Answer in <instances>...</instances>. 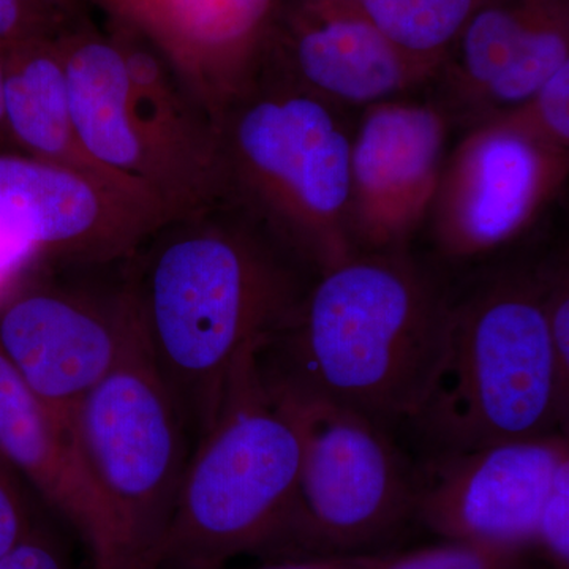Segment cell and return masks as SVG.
I'll list each match as a JSON object with an SVG mask.
<instances>
[{
  "mask_svg": "<svg viewBox=\"0 0 569 569\" xmlns=\"http://www.w3.org/2000/svg\"><path fill=\"white\" fill-rule=\"evenodd\" d=\"M130 269L142 339L194 447L236 361L295 312L307 269L224 197L162 220Z\"/></svg>",
  "mask_w": 569,
  "mask_h": 569,
  "instance_id": "cell-1",
  "label": "cell"
},
{
  "mask_svg": "<svg viewBox=\"0 0 569 569\" xmlns=\"http://www.w3.org/2000/svg\"><path fill=\"white\" fill-rule=\"evenodd\" d=\"M451 301L399 252L353 253L309 283L254 350L266 389L418 421L447 362Z\"/></svg>",
  "mask_w": 569,
  "mask_h": 569,
  "instance_id": "cell-2",
  "label": "cell"
},
{
  "mask_svg": "<svg viewBox=\"0 0 569 569\" xmlns=\"http://www.w3.org/2000/svg\"><path fill=\"white\" fill-rule=\"evenodd\" d=\"M58 44L74 129L97 162L148 187L167 217L223 197L216 122L151 41L86 20Z\"/></svg>",
  "mask_w": 569,
  "mask_h": 569,
  "instance_id": "cell-3",
  "label": "cell"
},
{
  "mask_svg": "<svg viewBox=\"0 0 569 569\" xmlns=\"http://www.w3.org/2000/svg\"><path fill=\"white\" fill-rule=\"evenodd\" d=\"M254 350L236 361L216 418L192 449L149 569H224L242 553L296 560L301 433L290 408L261 383Z\"/></svg>",
  "mask_w": 569,
  "mask_h": 569,
  "instance_id": "cell-4",
  "label": "cell"
},
{
  "mask_svg": "<svg viewBox=\"0 0 569 569\" xmlns=\"http://www.w3.org/2000/svg\"><path fill=\"white\" fill-rule=\"evenodd\" d=\"M336 108L260 71L216 121L223 197L317 276L356 253L351 137Z\"/></svg>",
  "mask_w": 569,
  "mask_h": 569,
  "instance_id": "cell-5",
  "label": "cell"
},
{
  "mask_svg": "<svg viewBox=\"0 0 569 569\" xmlns=\"http://www.w3.org/2000/svg\"><path fill=\"white\" fill-rule=\"evenodd\" d=\"M568 406L537 272L451 302L447 362L418 419L445 455L565 432Z\"/></svg>",
  "mask_w": 569,
  "mask_h": 569,
  "instance_id": "cell-6",
  "label": "cell"
},
{
  "mask_svg": "<svg viewBox=\"0 0 569 569\" xmlns=\"http://www.w3.org/2000/svg\"><path fill=\"white\" fill-rule=\"evenodd\" d=\"M69 427L107 509L112 569L151 568L193 443L142 332L82 397Z\"/></svg>",
  "mask_w": 569,
  "mask_h": 569,
  "instance_id": "cell-7",
  "label": "cell"
},
{
  "mask_svg": "<svg viewBox=\"0 0 569 569\" xmlns=\"http://www.w3.org/2000/svg\"><path fill=\"white\" fill-rule=\"evenodd\" d=\"M130 258L39 263L0 301V353L67 427L82 397L141 335Z\"/></svg>",
  "mask_w": 569,
  "mask_h": 569,
  "instance_id": "cell-8",
  "label": "cell"
},
{
  "mask_svg": "<svg viewBox=\"0 0 569 569\" xmlns=\"http://www.w3.org/2000/svg\"><path fill=\"white\" fill-rule=\"evenodd\" d=\"M271 395L301 433L293 559L373 553L415 519L419 482L380 422L326 400Z\"/></svg>",
  "mask_w": 569,
  "mask_h": 569,
  "instance_id": "cell-9",
  "label": "cell"
},
{
  "mask_svg": "<svg viewBox=\"0 0 569 569\" xmlns=\"http://www.w3.org/2000/svg\"><path fill=\"white\" fill-rule=\"evenodd\" d=\"M167 219L152 201L67 168L0 152V282L44 264L127 260Z\"/></svg>",
  "mask_w": 569,
  "mask_h": 569,
  "instance_id": "cell-10",
  "label": "cell"
},
{
  "mask_svg": "<svg viewBox=\"0 0 569 569\" xmlns=\"http://www.w3.org/2000/svg\"><path fill=\"white\" fill-rule=\"evenodd\" d=\"M569 152L505 112L475 122L447 157L429 220L449 258L482 257L526 233L563 189Z\"/></svg>",
  "mask_w": 569,
  "mask_h": 569,
  "instance_id": "cell-11",
  "label": "cell"
},
{
  "mask_svg": "<svg viewBox=\"0 0 569 569\" xmlns=\"http://www.w3.org/2000/svg\"><path fill=\"white\" fill-rule=\"evenodd\" d=\"M443 456L418 486L415 519L445 539L533 548L550 489L569 467L567 433Z\"/></svg>",
  "mask_w": 569,
  "mask_h": 569,
  "instance_id": "cell-12",
  "label": "cell"
},
{
  "mask_svg": "<svg viewBox=\"0 0 569 569\" xmlns=\"http://www.w3.org/2000/svg\"><path fill=\"white\" fill-rule=\"evenodd\" d=\"M449 118L437 104L365 108L351 137L348 231L370 252H399L429 219L447 160Z\"/></svg>",
  "mask_w": 569,
  "mask_h": 569,
  "instance_id": "cell-13",
  "label": "cell"
},
{
  "mask_svg": "<svg viewBox=\"0 0 569 569\" xmlns=\"http://www.w3.org/2000/svg\"><path fill=\"white\" fill-rule=\"evenodd\" d=\"M260 71L336 107L362 108L437 74L389 43L350 0H280Z\"/></svg>",
  "mask_w": 569,
  "mask_h": 569,
  "instance_id": "cell-14",
  "label": "cell"
},
{
  "mask_svg": "<svg viewBox=\"0 0 569 569\" xmlns=\"http://www.w3.org/2000/svg\"><path fill=\"white\" fill-rule=\"evenodd\" d=\"M93 2L151 41L216 122L257 77L280 0Z\"/></svg>",
  "mask_w": 569,
  "mask_h": 569,
  "instance_id": "cell-15",
  "label": "cell"
},
{
  "mask_svg": "<svg viewBox=\"0 0 569 569\" xmlns=\"http://www.w3.org/2000/svg\"><path fill=\"white\" fill-rule=\"evenodd\" d=\"M0 455L81 539L93 569H112L107 509L69 427L0 353Z\"/></svg>",
  "mask_w": 569,
  "mask_h": 569,
  "instance_id": "cell-16",
  "label": "cell"
},
{
  "mask_svg": "<svg viewBox=\"0 0 569 569\" xmlns=\"http://www.w3.org/2000/svg\"><path fill=\"white\" fill-rule=\"evenodd\" d=\"M3 59L6 121L22 156L58 164L159 204L148 187L116 173L86 151L71 118L58 37L13 44L3 50Z\"/></svg>",
  "mask_w": 569,
  "mask_h": 569,
  "instance_id": "cell-17",
  "label": "cell"
},
{
  "mask_svg": "<svg viewBox=\"0 0 569 569\" xmlns=\"http://www.w3.org/2000/svg\"><path fill=\"white\" fill-rule=\"evenodd\" d=\"M569 0H481L452 44L441 70L468 111L529 50Z\"/></svg>",
  "mask_w": 569,
  "mask_h": 569,
  "instance_id": "cell-18",
  "label": "cell"
},
{
  "mask_svg": "<svg viewBox=\"0 0 569 569\" xmlns=\"http://www.w3.org/2000/svg\"><path fill=\"white\" fill-rule=\"evenodd\" d=\"M350 2L397 50L438 74L481 0Z\"/></svg>",
  "mask_w": 569,
  "mask_h": 569,
  "instance_id": "cell-19",
  "label": "cell"
},
{
  "mask_svg": "<svg viewBox=\"0 0 569 569\" xmlns=\"http://www.w3.org/2000/svg\"><path fill=\"white\" fill-rule=\"evenodd\" d=\"M365 569H531L529 549L456 541L403 553H370Z\"/></svg>",
  "mask_w": 569,
  "mask_h": 569,
  "instance_id": "cell-20",
  "label": "cell"
},
{
  "mask_svg": "<svg viewBox=\"0 0 569 569\" xmlns=\"http://www.w3.org/2000/svg\"><path fill=\"white\" fill-rule=\"evenodd\" d=\"M501 112L539 140L569 152V62L531 93L526 102Z\"/></svg>",
  "mask_w": 569,
  "mask_h": 569,
  "instance_id": "cell-21",
  "label": "cell"
},
{
  "mask_svg": "<svg viewBox=\"0 0 569 569\" xmlns=\"http://www.w3.org/2000/svg\"><path fill=\"white\" fill-rule=\"evenodd\" d=\"M77 22L41 0H0V50L22 41L54 39Z\"/></svg>",
  "mask_w": 569,
  "mask_h": 569,
  "instance_id": "cell-22",
  "label": "cell"
},
{
  "mask_svg": "<svg viewBox=\"0 0 569 569\" xmlns=\"http://www.w3.org/2000/svg\"><path fill=\"white\" fill-rule=\"evenodd\" d=\"M39 526L24 479L0 455V557L31 537Z\"/></svg>",
  "mask_w": 569,
  "mask_h": 569,
  "instance_id": "cell-23",
  "label": "cell"
},
{
  "mask_svg": "<svg viewBox=\"0 0 569 569\" xmlns=\"http://www.w3.org/2000/svg\"><path fill=\"white\" fill-rule=\"evenodd\" d=\"M533 548H538L550 569H569V467L553 482L541 516Z\"/></svg>",
  "mask_w": 569,
  "mask_h": 569,
  "instance_id": "cell-24",
  "label": "cell"
},
{
  "mask_svg": "<svg viewBox=\"0 0 569 569\" xmlns=\"http://www.w3.org/2000/svg\"><path fill=\"white\" fill-rule=\"evenodd\" d=\"M541 284L542 306L557 366L569 387V277L568 266L557 263L537 272Z\"/></svg>",
  "mask_w": 569,
  "mask_h": 569,
  "instance_id": "cell-25",
  "label": "cell"
},
{
  "mask_svg": "<svg viewBox=\"0 0 569 569\" xmlns=\"http://www.w3.org/2000/svg\"><path fill=\"white\" fill-rule=\"evenodd\" d=\"M0 569H74L67 550L50 530L36 531L17 548L0 557Z\"/></svg>",
  "mask_w": 569,
  "mask_h": 569,
  "instance_id": "cell-26",
  "label": "cell"
},
{
  "mask_svg": "<svg viewBox=\"0 0 569 569\" xmlns=\"http://www.w3.org/2000/svg\"><path fill=\"white\" fill-rule=\"evenodd\" d=\"M369 556L370 553H362V556L280 560L261 569H365Z\"/></svg>",
  "mask_w": 569,
  "mask_h": 569,
  "instance_id": "cell-27",
  "label": "cell"
},
{
  "mask_svg": "<svg viewBox=\"0 0 569 569\" xmlns=\"http://www.w3.org/2000/svg\"><path fill=\"white\" fill-rule=\"evenodd\" d=\"M41 2L50 6L62 17L69 18L70 21H81L89 18V0H41Z\"/></svg>",
  "mask_w": 569,
  "mask_h": 569,
  "instance_id": "cell-28",
  "label": "cell"
},
{
  "mask_svg": "<svg viewBox=\"0 0 569 569\" xmlns=\"http://www.w3.org/2000/svg\"><path fill=\"white\" fill-rule=\"evenodd\" d=\"M3 74H6V59H3V50H0V152L21 153L11 140L9 127H7L6 107H3Z\"/></svg>",
  "mask_w": 569,
  "mask_h": 569,
  "instance_id": "cell-29",
  "label": "cell"
}]
</instances>
